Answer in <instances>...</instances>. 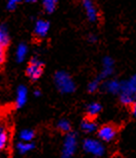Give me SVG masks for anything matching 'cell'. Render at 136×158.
I'll return each mask as SVG.
<instances>
[{
  "instance_id": "obj_16",
  "label": "cell",
  "mask_w": 136,
  "mask_h": 158,
  "mask_svg": "<svg viewBox=\"0 0 136 158\" xmlns=\"http://www.w3.org/2000/svg\"><path fill=\"white\" fill-rule=\"evenodd\" d=\"M57 4H58V0H42L43 8L48 14H51L55 11Z\"/></svg>"
},
{
  "instance_id": "obj_9",
  "label": "cell",
  "mask_w": 136,
  "mask_h": 158,
  "mask_svg": "<svg viewBox=\"0 0 136 158\" xmlns=\"http://www.w3.org/2000/svg\"><path fill=\"white\" fill-rule=\"evenodd\" d=\"M49 30H50V23L45 19L36 20L34 24V34L38 38H44L46 37Z\"/></svg>"
},
{
  "instance_id": "obj_18",
  "label": "cell",
  "mask_w": 136,
  "mask_h": 158,
  "mask_svg": "<svg viewBox=\"0 0 136 158\" xmlns=\"http://www.w3.org/2000/svg\"><path fill=\"white\" fill-rule=\"evenodd\" d=\"M34 145L31 142H25V141H20L17 144V150L21 153V154H25V153L31 151L33 149Z\"/></svg>"
},
{
  "instance_id": "obj_8",
  "label": "cell",
  "mask_w": 136,
  "mask_h": 158,
  "mask_svg": "<svg viewBox=\"0 0 136 158\" xmlns=\"http://www.w3.org/2000/svg\"><path fill=\"white\" fill-rule=\"evenodd\" d=\"M114 71V60L110 56H105L102 60V69L99 74L100 80L108 78Z\"/></svg>"
},
{
  "instance_id": "obj_12",
  "label": "cell",
  "mask_w": 136,
  "mask_h": 158,
  "mask_svg": "<svg viewBox=\"0 0 136 158\" xmlns=\"http://www.w3.org/2000/svg\"><path fill=\"white\" fill-rule=\"evenodd\" d=\"M104 87L107 92L112 94H119L121 91V82L116 80V79H112V80L107 81L104 84Z\"/></svg>"
},
{
  "instance_id": "obj_10",
  "label": "cell",
  "mask_w": 136,
  "mask_h": 158,
  "mask_svg": "<svg viewBox=\"0 0 136 158\" xmlns=\"http://www.w3.org/2000/svg\"><path fill=\"white\" fill-rule=\"evenodd\" d=\"M28 98V90L24 85H19L16 90V98H15V104L18 108L22 107L26 104Z\"/></svg>"
},
{
  "instance_id": "obj_4",
  "label": "cell",
  "mask_w": 136,
  "mask_h": 158,
  "mask_svg": "<svg viewBox=\"0 0 136 158\" xmlns=\"http://www.w3.org/2000/svg\"><path fill=\"white\" fill-rule=\"evenodd\" d=\"M83 149L85 152L89 153L95 157H100L104 154L105 149L103 144L99 140L93 139V138H87L83 142Z\"/></svg>"
},
{
  "instance_id": "obj_22",
  "label": "cell",
  "mask_w": 136,
  "mask_h": 158,
  "mask_svg": "<svg viewBox=\"0 0 136 158\" xmlns=\"http://www.w3.org/2000/svg\"><path fill=\"white\" fill-rule=\"evenodd\" d=\"M22 0H7L6 3V8L9 11H13L15 10L17 6L19 5V3L21 2Z\"/></svg>"
},
{
  "instance_id": "obj_25",
  "label": "cell",
  "mask_w": 136,
  "mask_h": 158,
  "mask_svg": "<svg viewBox=\"0 0 136 158\" xmlns=\"http://www.w3.org/2000/svg\"><path fill=\"white\" fill-rule=\"evenodd\" d=\"M131 112H132V115L134 116V118H136V101L131 105Z\"/></svg>"
},
{
  "instance_id": "obj_3",
  "label": "cell",
  "mask_w": 136,
  "mask_h": 158,
  "mask_svg": "<svg viewBox=\"0 0 136 158\" xmlns=\"http://www.w3.org/2000/svg\"><path fill=\"white\" fill-rule=\"evenodd\" d=\"M43 68H44V64L42 60H40L39 58L36 56L32 57L29 61V63L27 65L26 74L32 81H36L41 77V75H42Z\"/></svg>"
},
{
  "instance_id": "obj_13",
  "label": "cell",
  "mask_w": 136,
  "mask_h": 158,
  "mask_svg": "<svg viewBox=\"0 0 136 158\" xmlns=\"http://www.w3.org/2000/svg\"><path fill=\"white\" fill-rule=\"evenodd\" d=\"M10 43V35L5 24L0 25V47L6 48Z\"/></svg>"
},
{
  "instance_id": "obj_23",
  "label": "cell",
  "mask_w": 136,
  "mask_h": 158,
  "mask_svg": "<svg viewBox=\"0 0 136 158\" xmlns=\"http://www.w3.org/2000/svg\"><path fill=\"white\" fill-rule=\"evenodd\" d=\"M5 61V48L0 47V65H2Z\"/></svg>"
},
{
  "instance_id": "obj_5",
  "label": "cell",
  "mask_w": 136,
  "mask_h": 158,
  "mask_svg": "<svg viewBox=\"0 0 136 158\" xmlns=\"http://www.w3.org/2000/svg\"><path fill=\"white\" fill-rule=\"evenodd\" d=\"M77 148V138L74 133H68L65 136L63 148H62V157L63 158H71Z\"/></svg>"
},
{
  "instance_id": "obj_7",
  "label": "cell",
  "mask_w": 136,
  "mask_h": 158,
  "mask_svg": "<svg viewBox=\"0 0 136 158\" xmlns=\"http://www.w3.org/2000/svg\"><path fill=\"white\" fill-rule=\"evenodd\" d=\"M98 137L104 142H110L112 141L117 134V130L113 125H103L98 130Z\"/></svg>"
},
{
  "instance_id": "obj_26",
  "label": "cell",
  "mask_w": 136,
  "mask_h": 158,
  "mask_svg": "<svg viewBox=\"0 0 136 158\" xmlns=\"http://www.w3.org/2000/svg\"><path fill=\"white\" fill-rule=\"evenodd\" d=\"M40 95H41L40 90H35V91H34V96H35V97H39Z\"/></svg>"
},
{
  "instance_id": "obj_21",
  "label": "cell",
  "mask_w": 136,
  "mask_h": 158,
  "mask_svg": "<svg viewBox=\"0 0 136 158\" xmlns=\"http://www.w3.org/2000/svg\"><path fill=\"white\" fill-rule=\"evenodd\" d=\"M99 86H100V79L96 78V79H93L92 81L89 82V84L87 86V89L90 93H93V92H95V91L98 90Z\"/></svg>"
},
{
  "instance_id": "obj_20",
  "label": "cell",
  "mask_w": 136,
  "mask_h": 158,
  "mask_svg": "<svg viewBox=\"0 0 136 158\" xmlns=\"http://www.w3.org/2000/svg\"><path fill=\"white\" fill-rule=\"evenodd\" d=\"M57 128L61 131V132H69L71 129V125H70V122L66 119H61L57 123Z\"/></svg>"
},
{
  "instance_id": "obj_14",
  "label": "cell",
  "mask_w": 136,
  "mask_h": 158,
  "mask_svg": "<svg viewBox=\"0 0 136 158\" xmlns=\"http://www.w3.org/2000/svg\"><path fill=\"white\" fill-rule=\"evenodd\" d=\"M102 106L99 102H91L87 105L86 108V112H87L88 118H93L97 116L101 112Z\"/></svg>"
},
{
  "instance_id": "obj_27",
  "label": "cell",
  "mask_w": 136,
  "mask_h": 158,
  "mask_svg": "<svg viewBox=\"0 0 136 158\" xmlns=\"http://www.w3.org/2000/svg\"><path fill=\"white\" fill-rule=\"evenodd\" d=\"M27 3H36L37 0H25Z\"/></svg>"
},
{
  "instance_id": "obj_19",
  "label": "cell",
  "mask_w": 136,
  "mask_h": 158,
  "mask_svg": "<svg viewBox=\"0 0 136 158\" xmlns=\"http://www.w3.org/2000/svg\"><path fill=\"white\" fill-rule=\"evenodd\" d=\"M8 143V134L4 128L0 127V151L6 147Z\"/></svg>"
},
{
  "instance_id": "obj_17",
  "label": "cell",
  "mask_w": 136,
  "mask_h": 158,
  "mask_svg": "<svg viewBox=\"0 0 136 158\" xmlns=\"http://www.w3.org/2000/svg\"><path fill=\"white\" fill-rule=\"evenodd\" d=\"M35 132L32 129H23L19 133V138L21 141L25 142H31V140L34 139Z\"/></svg>"
},
{
  "instance_id": "obj_11",
  "label": "cell",
  "mask_w": 136,
  "mask_h": 158,
  "mask_svg": "<svg viewBox=\"0 0 136 158\" xmlns=\"http://www.w3.org/2000/svg\"><path fill=\"white\" fill-rule=\"evenodd\" d=\"M28 54V47L25 43H19L17 48L15 51V59L18 63H22V62L26 59Z\"/></svg>"
},
{
  "instance_id": "obj_24",
  "label": "cell",
  "mask_w": 136,
  "mask_h": 158,
  "mask_svg": "<svg viewBox=\"0 0 136 158\" xmlns=\"http://www.w3.org/2000/svg\"><path fill=\"white\" fill-rule=\"evenodd\" d=\"M97 36L96 35H94V34H90L89 36H88V41L90 43H95V42H97Z\"/></svg>"
},
{
  "instance_id": "obj_6",
  "label": "cell",
  "mask_w": 136,
  "mask_h": 158,
  "mask_svg": "<svg viewBox=\"0 0 136 158\" xmlns=\"http://www.w3.org/2000/svg\"><path fill=\"white\" fill-rule=\"evenodd\" d=\"M82 6H83L88 21L92 23L97 22L98 18H99V14H98L96 4L94 3L93 0H82Z\"/></svg>"
},
{
  "instance_id": "obj_28",
  "label": "cell",
  "mask_w": 136,
  "mask_h": 158,
  "mask_svg": "<svg viewBox=\"0 0 136 158\" xmlns=\"http://www.w3.org/2000/svg\"><path fill=\"white\" fill-rule=\"evenodd\" d=\"M96 158H100V157H96Z\"/></svg>"
},
{
  "instance_id": "obj_1",
  "label": "cell",
  "mask_w": 136,
  "mask_h": 158,
  "mask_svg": "<svg viewBox=\"0 0 136 158\" xmlns=\"http://www.w3.org/2000/svg\"><path fill=\"white\" fill-rule=\"evenodd\" d=\"M119 99L123 105H132L136 101V74L127 80L121 81Z\"/></svg>"
},
{
  "instance_id": "obj_2",
  "label": "cell",
  "mask_w": 136,
  "mask_h": 158,
  "mask_svg": "<svg viewBox=\"0 0 136 158\" xmlns=\"http://www.w3.org/2000/svg\"><path fill=\"white\" fill-rule=\"evenodd\" d=\"M54 82L61 93L69 94L75 90V82L73 81L71 76L65 71H58L54 75Z\"/></svg>"
},
{
  "instance_id": "obj_15",
  "label": "cell",
  "mask_w": 136,
  "mask_h": 158,
  "mask_svg": "<svg viewBox=\"0 0 136 158\" xmlns=\"http://www.w3.org/2000/svg\"><path fill=\"white\" fill-rule=\"evenodd\" d=\"M96 123L95 121H93L91 118L84 119L81 122V129L83 130L85 133H92L96 130Z\"/></svg>"
}]
</instances>
